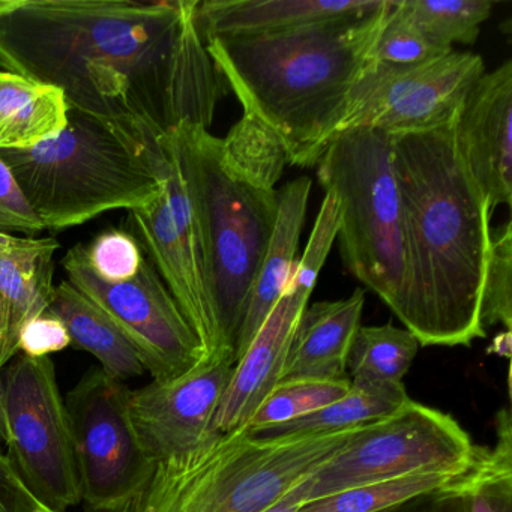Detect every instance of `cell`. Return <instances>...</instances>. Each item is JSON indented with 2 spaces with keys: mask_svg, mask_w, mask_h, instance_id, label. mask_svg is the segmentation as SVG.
I'll return each mask as SVG.
<instances>
[{
  "mask_svg": "<svg viewBox=\"0 0 512 512\" xmlns=\"http://www.w3.org/2000/svg\"><path fill=\"white\" fill-rule=\"evenodd\" d=\"M311 179H295L278 191V217L268 253L245 304L244 316L236 338L235 361L247 352L251 341L286 292L296 266L299 239L307 215Z\"/></svg>",
  "mask_w": 512,
  "mask_h": 512,
  "instance_id": "20",
  "label": "cell"
},
{
  "mask_svg": "<svg viewBox=\"0 0 512 512\" xmlns=\"http://www.w3.org/2000/svg\"><path fill=\"white\" fill-rule=\"evenodd\" d=\"M44 229L61 232L113 209L151 205L163 190L142 142L121 128L68 110L56 139L23 151H0Z\"/></svg>",
  "mask_w": 512,
  "mask_h": 512,
  "instance_id": "6",
  "label": "cell"
},
{
  "mask_svg": "<svg viewBox=\"0 0 512 512\" xmlns=\"http://www.w3.org/2000/svg\"><path fill=\"white\" fill-rule=\"evenodd\" d=\"M44 226L29 206L7 164L0 160V233L34 238Z\"/></svg>",
  "mask_w": 512,
  "mask_h": 512,
  "instance_id": "32",
  "label": "cell"
},
{
  "mask_svg": "<svg viewBox=\"0 0 512 512\" xmlns=\"http://www.w3.org/2000/svg\"><path fill=\"white\" fill-rule=\"evenodd\" d=\"M391 0L356 19L250 37L209 38L206 50L244 115L265 125L293 166L314 167L371 62Z\"/></svg>",
  "mask_w": 512,
  "mask_h": 512,
  "instance_id": "3",
  "label": "cell"
},
{
  "mask_svg": "<svg viewBox=\"0 0 512 512\" xmlns=\"http://www.w3.org/2000/svg\"><path fill=\"white\" fill-rule=\"evenodd\" d=\"M47 311L64 323L71 346L95 356L101 370L109 376L125 382L130 377L145 373V365L133 344L70 281H62L55 287V295Z\"/></svg>",
  "mask_w": 512,
  "mask_h": 512,
  "instance_id": "22",
  "label": "cell"
},
{
  "mask_svg": "<svg viewBox=\"0 0 512 512\" xmlns=\"http://www.w3.org/2000/svg\"><path fill=\"white\" fill-rule=\"evenodd\" d=\"M233 367L229 361H203L178 379L130 392L134 428L155 464L185 454L217 433L212 424Z\"/></svg>",
  "mask_w": 512,
  "mask_h": 512,
  "instance_id": "14",
  "label": "cell"
},
{
  "mask_svg": "<svg viewBox=\"0 0 512 512\" xmlns=\"http://www.w3.org/2000/svg\"><path fill=\"white\" fill-rule=\"evenodd\" d=\"M85 251L95 274L107 283H124L136 277L145 260L139 242L124 229L106 230Z\"/></svg>",
  "mask_w": 512,
  "mask_h": 512,
  "instance_id": "30",
  "label": "cell"
},
{
  "mask_svg": "<svg viewBox=\"0 0 512 512\" xmlns=\"http://www.w3.org/2000/svg\"><path fill=\"white\" fill-rule=\"evenodd\" d=\"M461 161L490 214L512 203V62L482 74L455 119Z\"/></svg>",
  "mask_w": 512,
  "mask_h": 512,
  "instance_id": "15",
  "label": "cell"
},
{
  "mask_svg": "<svg viewBox=\"0 0 512 512\" xmlns=\"http://www.w3.org/2000/svg\"><path fill=\"white\" fill-rule=\"evenodd\" d=\"M463 499L467 512H512V481L482 485Z\"/></svg>",
  "mask_w": 512,
  "mask_h": 512,
  "instance_id": "35",
  "label": "cell"
},
{
  "mask_svg": "<svg viewBox=\"0 0 512 512\" xmlns=\"http://www.w3.org/2000/svg\"><path fill=\"white\" fill-rule=\"evenodd\" d=\"M199 0H0V70L56 86L68 110L163 139L208 130L226 80L197 26Z\"/></svg>",
  "mask_w": 512,
  "mask_h": 512,
  "instance_id": "1",
  "label": "cell"
},
{
  "mask_svg": "<svg viewBox=\"0 0 512 512\" xmlns=\"http://www.w3.org/2000/svg\"><path fill=\"white\" fill-rule=\"evenodd\" d=\"M350 385L349 379L281 380L254 413L247 428L256 433L304 418L340 400L349 392Z\"/></svg>",
  "mask_w": 512,
  "mask_h": 512,
  "instance_id": "27",
  "label": "cell"
},
{
  "mask_svg": "<svg viewBox=\"0 0 512 512\" xmlns=\"http://www.w3.org/2000/svg\"><path fill=\"white\" fill-rule=\"evenodd\" d=\"M5 454L41 503L53 511L82 502L67 404L50 358L16 356L0 371Z\"/></svg>",
  "mask_w": 512,
  "mask_h": 512,
  "instance_id": "9",
  "label": "cell"
},
{
  "mask_svg": "<svg viewBox=\"0 0 512 512\" xmlns=\"http://www.w3.org/2000/svg\"><path fill=\"white\" fill-rule=\"evenodd\" d=\"M386 0H208L199 2L197 26L209 38L250 37L356 19L376 13Z\"/></svg>",
  "mask_w": 512,
  "mask_h": 512,
  "instance_id": "18",
  "label": "cell"
},
{
  "mask_svg": "<svg viewBox=\"0 0 512 512\" xmlns=\"http://www.w3.org/2000/svg\"><path fill=\"white\" fill-rule=\"evenodd\" d=\"M311 293L286 287L247 352L233 367L215 413L214 431L224 434L247 428L254 413L283 380L293 334Z\"/></svg>",
  "mask_w": 512,
  "mask_h": 512,
  "instance_id": "16",
  "label": "cell"
},
{
  "mask_svg": "<svg viewBox=\"0 0 512 512\" xmlns=\"http://www.w3.org/2000/svg\"><path fill=\"white\" fill-rule=\"evenodd\" d=\"M0 335H2V310H0Z\"/></svg>",
  "mask_w": 512,
  "mask_h": 512,
  "instance_id": "39",
  "label": "cell"
},
{
  "mask_svg": "<svg viewBox=\"0 0 512 512\" xmlns=\"http://www.w3.org/2000/svg\"><path fill=\"white\" fill-rule=\"evenodd\" d=\"M419 347L418 338L406 328H397L391 323L359 326L347 356V370L352 376L350 382L403 383Z\"/></svg>",
  "mask_w": 512,
  "mask_h": 512,
  "instance_id": "25",
  "label": "cell"
},
{
  "mask_svg": "<svg viewBox=\"0 0 512 512\" xmlns=\"http://www.w3.org/2000/svg\"><path fill=\"white\" fill-rule=\"evenodd\" d=\"M443 52L430 43L391 0L379 37L371 50V61L391 67H410L442 58Z\"/></svg>",
  "mask_w": 512,
  "mask_h": 512,
  "instance_id": "29",
  "label": "cell"
},
{
  "mask_svg": "<svg viewBox=\"0 0 512 512\" xmlns=\"http://www.w3.org/2000/svg\"><path fill=\"white\" fill-rule=\"evenodd\" d=\"M484 71L481 56L473 53L451 52L410 67L371 61L353 86L332 137L358 128L394 137L445 127L457 119Z\"/></svg>",
  "mask_w": 512,
  "mask_h": 512,
  "instance_id": "12",
  "label": "cell"
},
{
  "mask_svg": "<svg viewBox=\"0 0 512 512\" xmlns=\"http://www.w3.org/2000/svg\"><path fill=\"white\" fill-rule=\"evenodd\" d=\"M131 389L91 368L65 398L82 500L98 512L127 505L154 472L130 413Z\"/></svg>",
  "mask_w": 512,
  "mask_h": 512,
  "instance_id": "11",
  "label": "cell"
},
{
  "mask_svg": "<svg viewBox=\"0 0 512 512\" xmlns=\"http://www.w3.org/2000/svg\"><path fill=\"white\" fill-rule=\"evenodd\" d=\"M301 506L302 503L296 502V500L290 499V497L284 494L274 505L269 506V508L262 512H299Z\"/></svg>",
  "mask_w": 512,
  "mask_h": 512,
  "instance_id": "37",
  "label": "cell"
},
{
  "mask_svg": "<svg viewBox=\"0 0 512 512\" xmlns=\"http://www.w3.org/2000/svg\"><path fill=\"white\" fill-rule=\"evenodd\" d=\"M71 346L64 323L50 311L29 320L20 331L19 350L31 358H50Z\"/></svg>",
  "mask_w": 512,
  "mask_h": 512,
  "instance_id": "33",
  "label": "cell"
},
{
  "mask_svg": "<svg viewBox=\"0 0 512 512\" xmlns=\"http://www.w3.org/2000/svg\"><path fill=\"white\" fill-rule=\"evenodd\" d=\"M44 503L29 490L5 452H0V512H46Z\"/></svg>",
  "mask_w": 512,
  "mask_h": 512,
  "instance_id": "34",
  "label": "cell"
},
{
  "mask_svg": "<svg viewBox=\"0 0 512 512\" xmlns=\"http://www.w3.org/2000/svg\"><path fill=\"white\" fill-rule=\"evenodd\" d=\"M475 449L457 419L410 398L397 412L368 424L286 496L304 505L412 473L466 472Z\"/></svg>",
  "mask_w": 512,
  "mask_h": 512,
  "instance_id": "8",
  "label": "cell"
},
{
  "mask_svg": "<svg viewBox=\"0 0 512 512\" xmlns=\"http://www.w3.org/2000/svg\"><path fill=\"white\" fill-rule=\"evenodd\" d=\"M391 143L404 248L392 313L421 346H470L485 337L481 298L493 215L458 154L455 121Z\"/></svg>",
  "mask_w": 512,
  "mask_h": 512,
  "instance_id": "2",
  "label": "cell"
},
{
  "mask_svg": "<svg viewBox=\"0 0 512 512\" xmlns=\"http://www.w3.org/2000/svg\"><path fill=\"white\" fill-rule=\"evenodd\" d=\"M338 230H340L338 200L334 193L326 191L322 208H320L319 215H317L316 224H314L304 256L301 257L299 262H296L295 271H293L287 287L313 292L320 271H322L323 265L328 259L332 244L337 239Z\"/></svg>",
  "mask_w": 512,
  "mask_h": 512,
  "instance_id": "31",
  "label": "cell"
},
{
  "mask_svg": "<svg viewBox=\"0 0 512 512\" xmlns=\"http://www.w3.org/2000/svg\"><path fill=\"white\" fill-rule=\"evenodd\" d=\"M368 424L266 437L215 433L155 464L142 490L116 512H262L355 439Z\"/></svg>",
  "mask_w": 512,
  "mask_h": 512,
  "instance_id": "5",
  "label": "cell"
},
{
  "mask_svg": "<svg viewBox=\"0 0 512 512\" xmlns=\"http://www.w3.org/2000/svg\"><path fill=\"white\" fill-rule=\"evenodd\" d=\"M365 290L305 307L296 325L283 380H344L347 356L361 326Z\"/></svg>",
  "mask_w": 512,
  "mask_h": 512,
  "instance_id": "19",
  "label": "cell"
},
{
  "mask_svg": "<svg viewBox=\"0 0 512 512\" xmlns=\"http://www.w3.org/2000/svg\"><path fill=\"white\" fill-rule=\"evenodd\" d=\"M68 124L61 89L0 70V151H23L56 139Z\"/></svg>",
  "mask_w": 512,
  "mask_h": 512,
  "instance_id": "21",
  "label": "cell"
},
{
  "mask_svg": "<svg viewBox=\"0 0 512 512\" xmlns=\"http://www.w3.org/2000/svg\"><path fill=\"white\" fill-rule=\"evenodd\" d=\"M416 512H467V500L449 494H434L427 497Z\"/></svg>",
  "mask_w": 512,
  "mask_h": 512,
  "instance_id": "36",
  "label": "cell"
},
{
  "mask_svg": "<svg viewBox=\"0 0 512 512\" xmlns=\"http://www.w3.org/2000/svg\"><path fill=\"white\" fill-rule=\"evenodd\" d=\"M163 190L145 208L128 211L125 226L157 269L188 325L202 343L205 361L235 362L224 355L209 298L202 245L181 170L161 140L143 146Z\"/></svg>",
  "mask_w": 512,
  "mask_h": 512,
  "instance_id": "10",
  "label": "cell"
},
{
  "mask_svg": "<svg viewBox=\"0 0 512 512\" xmlns=\"http://www.w3.org/2000/svg\"><path fill=\"white\" fill-rule=\"evenodd\" d=\"M482 328L502 325L511 332L512 325V227L506 223L491 238L481 298Z\"/></svg>",
  "mask_w": 512,
  "mask_h": 512,
  "instance_id": "28",
  "label": "cell"
},
{
  "mask_svg": "<svg viewBox=\"0 0 512 512\" xmlns=\"http://www.w3.org/2000/svg\"><path fill=\"white\" fill-rule=\"evenodd\" d=\"M316 167L320 184L338 200L337 238L347 271L394 310L404 248L391 137L368 128L338 134Z\"/></svg>",
  "mask_w": 512,
  "mask_h": 512,
  "instance_id": "7",
  "label": "cell"
},
{
  "mask_svg": "<svg viewBox=\"0 0 512 512\" xmlns=\"http://www.w3.org/2000/svg\"><path fill=\"white\" fill-rule=\"evenodd\" d=\"M181 170L202 245L209 298L224 355L236 338L278 217L275 184L287 155L274 143L230 130L226 139L182 124L160 139Z\"/></svg>",
  "mask_w": 512,
  "mask_h": 512,
  "instance_id": "4",
  "label": "cell"
},
{
  "mask_svg": "<svg viewBox=\"0 0 512 512\" xmlns=\"http://www.w3.org/2000/svg\"><path fill=\"white\" fill-rule=\"evenodd\" d=\"M464 472H419L340 491L304 503L299 512H388L416 499L445 494Z\"/></svg>",
  "mask_w": 512,
  "mask_h": 512,
  "instance_id": "24",
  "label": "cell"
},
{
  "mask_svg": "<svg viewBox=\"0 0 512 512\" xmlns=\"http://www.w3.org/2000/svg\"><path fill=\"white\" fill-rule=\"evenodd\" d=\"M410 400L404 383L371 385L352 382L349 392L340 400L311 415L268 430L256 431L259 436L275 437L290 434L326 433L371 424L397 412Z\"/></svg>",
  "mask_w": 512,
  "mask_h": 512,
  "instance_id": "23",
  "label": "cell"
},
{
  "mask_svg": "<svg viewBox=\"0 0 512 512\" xmlns=\"http://www.w3.org/2000/svg\"><path fill=\"white\" fill-rule=\"evenodd\" d=\"M59 247L55 238L0 233V371L19 355L23 326L49 310Z\"/></svg>",
  "mask_w": 512,
  "mask_h": 512,
  "instance_id": "17",
  "label": "cell"
},
{
  "mask_svg": "<svg viewBox=\"0 0 512 512\" xmlns=\"http://www.w3.org/2000/svg\"><path fill=\"white\" fill-rule=\"evenodd\" d=\"M401 13L437 49L452 52L454 44H473L490 19L488 0H397Z\"/></svg>",
  "mask_w": 512,
  "mask_h": 512,
  "instance_id": "26",
  "label": "cell"
},
{
  "mask_svg": "<svg viewBox=\"0 0 512 512\" xmlns=\"http://www.w3.org/2000/svg\"><path fill=\"white\" fill-rule=\"evenodd\" d=\"M68 281L133 344L154 382H169L202 364L205 350L148 259L124 283L101 280L76 245L62 260Z\"/></svg>",
  "mask_w": 512,
  "mask_h": 512,
  "instance_id": "13",
  "label": "cell"
},
{
  "mask_svg": "<svg viewBox=\"0 0 512 512\" xmlns=\"http://www.w3.org/2000/svg\"><path fill=\"white\" fill-rule=\"evenodd\" d=\"M46 512H58V511H53V509H49V511H46Z\"/></svg>",
  "mask_w": 512,
  "mask_h": 512,
  "instance_id": "40",
  "label": "cell"
},
{
  "mask_svg": "<svg viewBox=\"0 0 512 512\" xmlns=\"http://www.w3.org/2000/svg\"><path fill=\"white\" fill-rule=\"evenodd\" d=\"M5 446H7V430H5L4 406L0 398V452H5Z\"/></svg>",
  "mask_w": 512,
  "mask_h": 512,
  "instance_id": "38",
  "label": "cell"
}]
</instances>
